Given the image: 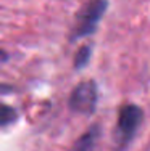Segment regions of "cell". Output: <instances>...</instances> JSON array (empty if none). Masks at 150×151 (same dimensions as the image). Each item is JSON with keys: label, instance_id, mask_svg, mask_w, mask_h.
Here are the masks:
<instances>
[{"label": "cell", "instance_id": "obj_1", "mask_svg": "<svg viewBox=\"0 0 150 151\" xmlns=\"http://www.w3.org/2000/svg\"><path fill=\"white\" fill-rule=\"evenodd\" d=\"M107 6H108L107 0H89L76 16L73 39L86 37L97 29V24L105 13Z\"/></svg>", "mask_w": 150, "mask_h": 151}, {"label": "cell", "instance_id": "obj_2", "mask_svg": "<svg viewBox=\"0 0 150 151\" xmlns=\"http://www.w3.org/2000/svg\"><path fill=\"white\" fill-rule=\"evenodd\" d=\"M142 117H144L142 109L136 105H124L120 109L116 124V142L120 143V146L128 145L133 140L142 122Z\"/></svg>", "mask_w": 150, "mask_h": 151}, {"label": "cell", "instance_id": "obj_3", "mask_svg": "<svg viewBox=\"0 0 150 151\" xmlns=\"http://www.w3.org/2000/svg\"><path fill=\"white\" fill-rule=\"evenodd\" d=\"M97 106V85L92 81H84L74 87L70 96V108L74 113L91 114Z\"/></svg>", "mask_w": 150, "mask_h": 151}, {"label": "cell", "instance_id": "obj_4", "mask_svg": "<svg viewBox=\"0 0 150 151\" xmlns=\"http://www.w3.org/2000/svg\"><path fill=\"white\" fill-rule=\"evenodd\" d=\"M99 134H100L99 125H92L86 134H83L78 138V142L74 143L70 151H95V146H97L99 142Z\"/></svg>", "mask_w": 150, "mask_h": 151}, {"label": "cell", "instance_id": "obj_5", "mask_svg": "<svg viewBox=\"0 0 150 151\" xmlns=\"http://www.w3.org/2000/svg\"><path fill=\"white\" fill-rule=\"evenodd\" d=\"M89 58H91V48H89V47H83V48L78 52L76 58H74V66H76L78 69L84 68L86 64H87Z\"/></svg>", "mask_w": 150, "mask_h": 151}, {"label": "cell", "instance_id": "obj_6", "mask_svg": "<svg viewBox=\"0 0 150 151\" xmlns=\"http://www.w3.org/2000/svg\"><path fill=\"white\" fill-rule=\"evenodd\" d=\"M15 119V111L10 106L0 103V125H7Z\"/></svg>", "mask_w": 150, "mask_h": 151}]
</instances>
